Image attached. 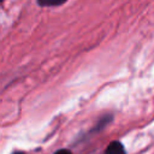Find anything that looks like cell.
<instances>
[{"instance_id":"cell-1","label":"cell","mask_w":154,"mask_h":154,"mask_svg":"<svg viewBox=\"0 0 154 154\" xmlns=\"http://www.w3.org/2000/svg\"><path fill=\"white\" fill-rule=\"evenodd\" d=\"M105 154H126V152L124 146L119 141H113L107 146Z\"/></svg>"},{"instance_id":"cell-2","label":"cell","mask_w":154,"mask_h":154,"mask_svg":"<svg viewBox=\"0 0 154 154\" xmlns=\"http://www.w3.org/2000/svg\"><path fill=\"white\" fill-rule=\"evenodd\" d=\"M67 0H37V4L43 7H51V6H60Z\"/></svg>"},{"instance_id":"cell-3","label":"cell","mask_w":154,"mask_h":154,"mask_svg":"<svg viewBox=\"0 0 154 154\" xmlns=\"http://www.w3.org/2000/svg\"><path fill=\"white\" fill-rule=\"evenodd\" d=\"M54 154H72L69 149H59V150H57Z\"/></svg>"},{"instance_id":"cell-4","label":"cell","mask_w":154,"mask_h":154,"mask_svg":"<svg viewBox=\"0 0 154 154\" xmlns=\"http://www.w3.org/2000/svg\"><path fill=\"white\" fill-rule=\"evenodd\" d=\"M12 154H24V153L23 152H13Z\"/></svg>"},{"instance_id":"cell-5","label":"cell","mask_w":154,"mask_h":154,"mask_svg":"<svg viewBox=\"0 0 154 154\" xmlns=\"http://www.w3.org/2000/svg\"><path fill=\"white\" fill-rule=\"evenodd\" d=\"M2 1H4V0H0V2H2Z\"/></svg>"}]
</instances>
